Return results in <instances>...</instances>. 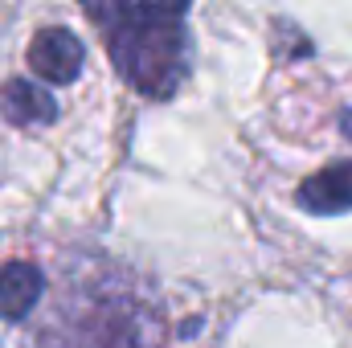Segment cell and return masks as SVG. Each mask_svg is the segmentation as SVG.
Here are the masks:
<instances>
[{"instance_id": "1", "label": "cell", "mask_w": 352, "mask_h": 348, "mask_svg": "<svg viewBox=\"0 0 352 348\" xmlns=\"http://www.w3.org/2000/svg\"><path fill=\"white\" fill-rule=\"evenodd\" d=\"M164 320L119 270L70 274L33 328L37 348H156Z\"/></svg>"}, {"instance_id": "2", "label": "cell", "mask_w": 352, "mask_h": 348, "mask_svg": "<svg viewBox=\"0 0 352 348\" xmlns=\"http://www.w3.org/2000/svg\"><path fill=\"white\" fill-rule=\"evenodd\" d=\"M87 17L102 29L107 54L115 58L119 74L148 98H168L184 83L188 66V33L184 8L168 4H94Z\"/></svg>"}, {"instance_id": "3", "label": "cell", "mask_w": 352, "mask_h": 348, "mask_svg": "<svg viewBox=\"0 0 352 348\" xmlns=\"http://www.w3.org/2000/svg\"><path fill=\"white\" fill-rule=\"evenodd\" d=\"M29 66L45 83H74L82 70V41L70 29H41L29 41Z\"/></svg>"}, {"instance_id": "4", "label": "cell", "mask_w": 352, "mask_h": 348, "mask_svg": "<svg viewBox=\"0 0 352 348\" xmlns=\"http://www.w3.org/2000/svg\"><path fill=\"white\" fill-rule=\"evenodd\" d=\"M41 270L33 262H4L0 266V316L4 320H29L41 303Z\"/></svg>"}, {"instance_id": "5", "label": "cell", "mask_w": 352, "mask_h": 348, "mask_svg": "<svg viewBox=\"0 0 352 348\" xmlns=\"http://www.w3.org/2000/svg\"><path fill=\"white\" fill-rule=\"evenodd\" d=\"M352 123V115H349ZM299 201L316 213H336V209H352V160H344L340 168H324L320 176H311L299 188Z\"/></svg>"}, {"instance_id": "6", "label": "cell", "mask_w": 352, "mask_h": 348, "mask_svg": "<svg viewBox=\"0 0 352 348\" xmlns=\"http://www.w3.org/2000/svg\"><path fill=\"white\" fill-rule=\"evenodd\" d=\"M4 115L21 127H37V123H50L58 115V107H54L50 90L33 87V83H12L4 90Z\"/></svg>"}]
</instances>
